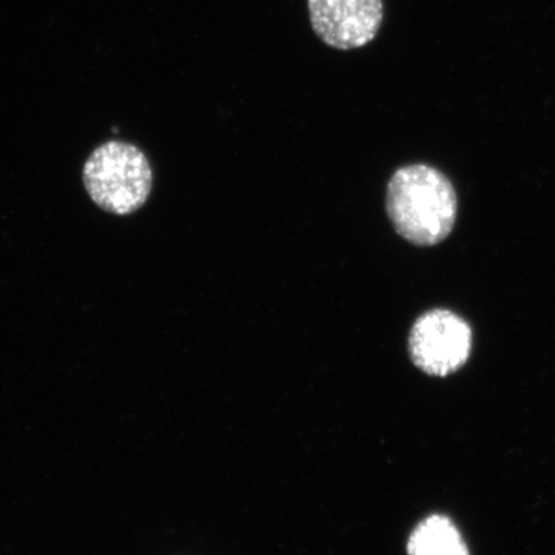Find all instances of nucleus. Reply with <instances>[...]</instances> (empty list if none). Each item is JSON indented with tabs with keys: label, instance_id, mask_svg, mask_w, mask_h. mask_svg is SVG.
Returning <instances> with one entry per match:
<instances>
[{
	"label": "nucleus",
	"instance_id": "obj_1",
	"mask_svg": "<svg viewBox=\"0 0 555 555\" xmlns=\"http://www.w3.org/2000/svg\"><path fill=\"white\" fill-rule=\"evenodd\" d=\"M456 207L452 182L426 164L401 167L387 184V215L397 232L416 246H436L448 238Z\"/></svg>",
	"mask_w": 555,
	"mask_h": 555
},
{
	"label": "nucleus",
	"instance_id": "obj_2",
	"mask_svg": "<svg viewBox=\"0 0 555 555\" xmlns=\"http://www.w3.org/2000/svg\"><path fill=\"white\" fill-rule=\"evenodd\" d=\"M83 184L90 198L102 210L130 215L149 199L153 184L152 167L137 145L108 141L87 159Z\"/></svg>",
	"mask_w": 555,
	"mask_h": 555
},
{
	"label": "nucleus",
	"instance_id": "obj_3",
	"mask_svg": "<svg viewBox=\"0 0 555 555\" xmlns=\"http://www.w3.org/2000/svg\"><path fill=\"white\" fill-rule=\"evenodd\" d=\"M473 346V332L451 310H430L415 321L409 352L416 367L434 377H444L465 366Z\"/></svg>",
	"mask_w": 555,
	"mask_h": 555
},
{
	"label": "nucleus",
	"instance_id": "obj_4",
	"mask_svg": "<svg viewBox=\"0 0 555 555\" xmlns=\"http://www.w3.org/2000/svg\"><path fill=\"white\" fill-rule=\"evenodd\" d=\"M308 7L313 31L335 50L367 46L385 17L383 0H308Z\"/></svg>",
	"mask_w": 555,
	"mask_h": 555
},
{
	"label": "nucleus",
	"instance_id": "obj_5",
	"mask_svg": "<svg viewBox=\"0 0 555 555\" xmlns=\"http://www.w3.org/2000/svg\"><path fill=\"white\" fill-rule=\"evenodd\" d=\"M408 555H470L465 537L451 517L427 516L408 539Z\"/></svg>",
	"mask_w": 555,
	"mask_h": 555
}]
</instances>
